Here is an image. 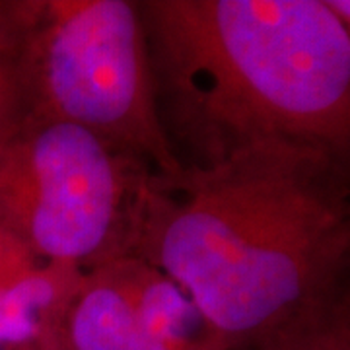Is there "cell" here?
<instances>
[{"label": "cell", "mask_w": 350, "mask_h": 350, "mask_svg": "<svg viewBox=\"0 0 350 350\" xmlns=\"http://www.w3.org/2000/svg\"><path fill=\"white\" fill-rule=\"evenodd\" d=\"M350 158L271 144L154 179L135 257L170 278L232 350L347 292Z\"/></svg>", "instance_id": "6da1fadb"}, {"label": "cell", "mask_w": 350, "mask_h": 350, "mask_svg": "<svg viewBox=\"0 0 350 350\" xmlns=\"http://www.w3.org/2000/svg\"><path fill=\"white\" fill-rule=\"evenodd\" d=\"M156 174L86 129L22 115L0 135V226L82 273L135 257Z\"/></svg>", "instance_id": "277c9868"}, {"label": "cell", "mask_w": 350, "mask_h": 350, "mask_svg": "<svg viewBox=\"0 0 350 350\" xmlns=\"http://www.w3.org/2000/svg\"><path fill=\"white\" fill-rule=\"evenodd\" d=\"M138 6L158 115L175 154L187 148L185 165L271 144L350 158V24L329 0Z\"/></svg>", "instance_id": "7a4b0ae2"}, {"label": "cell", "mask_w": 350, "mask_h": 350, "mask_svg": "<svg viewBox=\"0 0 350 350\" xmlns=\"http://www.w3.org/2000/svg\"><path fill=\"white\" fill-rule=\"evenodd\" d=\"M24 115L20 88L14 75L12 59L0 33V135Z\"/></svg>", "instance_id": "ba28073f"}, {"label": "cell", "mask_w": 350, "mask_h": 350, "mask_svg": "<svg viewBox=\"0 0 350 350\" xmlns=\"http://www.w3.org/2000/svg\"><path fill=\"white\" fill-rule=\"evenodd\" d=\"M0 350H2V349H0Z\"/></svg>", "instance_id": "9c48e42d"}, {"label": "cell", "mask_w": 350, "mask_h": 350, "mask_svg": "<svg viewBox=\"0 0 350 350\" xmlns=\"http://www.w3.org/2000/svg\"><path fill=\"white\" fill-rule=\"evenodd\" d=\"M253 350H350L349 292L300 313L262 337Z\"/></svg>", "instance_id": "52a82bcc"}, {"label": "cell", "mask_w": 350, "mask_h": 350, "mask_svg": "<svg viewBox=\"0 0 350 350\" xmlns=\"http://www.w3.org/2000/svg\"><path fill=\"white\" fill-rule=\"evenodd\" d=\"M24 115L76 125L163 179L185 165L163 131L135 0H0Z\"/></svg>", "instance_id": "3957f363"}, {"label": "cell", "mask_w": 350, "mask_h": 350, "mask_svg": "<svg viewBox=\"0 0 350 350\" xmlns=\"http://www.w3.org/2000/svg\"><path fill=\"white\" fill-rule=\"evenodd\" d=\"M63 350H232L170 278L138 257L88 271L63 321Z\"/></svg>", "instance_id": "5b68a950"}, {"label": "cell", "mask_w": 350, "mask_h": 350, "mask_svg": "<svg viewBox=\"0 0 350 350\" xmlns=\"http://www.w3.org/2000/svg\"><path fill=\"white\" fill-rule=\"evenodd\" d=\"M82 276L0 226V349L63 350L64 313Z\"/></svg>", "instance_id": "8992f818"}]
</instances>
